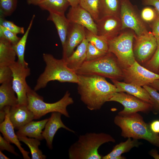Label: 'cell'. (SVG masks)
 Listing matches in <instances>:
<instances>
[{
  "mask_svg": "<svg viewBox=\"0 0 159 159\" xmlns=\"http://www.w3.org/2000/svg\"><path fill=\"white\" fill-rule=\"evenodd\" d=\"M0 37L3 38L10 42L13 45L16 44L21 38L16 34L0 25Z\"/></svg>",
  "mask_w": 159,
  "mask_h": 159,
  "instance_id": "38",
  "label": "cell"
},
{
  "mask_svg": "<svg viewBox=\"0 0 159 159\" xmlns=\"http://www.w3.org/2000/svg\"><path fill=\"white\" fill-rule=\"evenodd\" d=\"M96 23L97 35L107 41L117 36L122 30L119 16L112 15L103 16Z\"/></svg>",
  "mask_w": 159,
  "mask_h": 159,
  "instance_id": "13",
  "label": "cell"
},
{
  "mask_svg": "<svg viewBox=\"0 0 159 159\" xmlns=\"http://www.w3.org/2000/svg\"><path fill=\"white\" fill-rule=\"evenodd\" d=\"M85 31V38L89 42L101 51L105 52H108V42L106 39L93 33L86 28Z\"/></svg>",
  "mask_w": 159,
  "mask_h": 159,
  "instance_id": "31",
  "label": "cell"
},
{
  "mask_svg": "<svg viewBox=\"0 0 159 159\" xmlns=\"http://www.w3.org/2000/svg\"><path fill=\"white\" fill-rule=\"evenodd\" d=\"M19 140L26 144L30 149L32 159H45L46 156L43 154L39 147L40 145L39 140L27 137L17 136Z\"/></svg>",
  "mask_w": 159,
  "mask_h": 159,
  "instance_id": "29",
  "label": "cell"
},
{
  "mask_svg": "<svg viewBox=\"0 0 159 159\" xmlns=\"http://www.w3.org/2000/svg\"><path fill=\"white\" fill-rule=\"evenodd\" d=\"M0 25L16 34H24L25 33L23 27L18 26L13 22L5 19L4 17L0 18Z\"/></svg>",
  "mask_w": 159,
  "mask_h": 159,
  "instance_id": "36",
  "label": "cell"
},
{
  "mask_svg": "<svg viewBox=\"0 0 159 159\" xmlns=\"http://www.w3.org/2000/svg\"><path fill=\"white\" fill-rule=\"evenodd\" d=\"M69 3L71 7H74L79 5L80 0H67Z\"/></svg>",
  "mask_w": 159,
  "mask_h": 159,
  "instance_id": "46",
  "label": "cell"
},
{
  "mask_svg": "<svg viewBox=\"0 0 159 159\" xmlns=\"http://www.w3.org/2000/svg\"><path fill=\"white\" fill-rule=\"evenodd\" d=\"M125 141L121 142L115 146L112 151L102 157V159H125L122 154L129 151L134 147H138L142 143L138 140L128 138Z\"/></svg>",
  "mask_w": 159,
  "mask_h": 159,
  "instance_id": "22",
  "label": "cell"
},
{
  "mask_svg": "<svg viewBox=\"0 0 159 159\" xmlns=\"http://www.w3.org/2000/svg\"><path fill=\"white\" fill-rule=\"evenodd\" d=\"M0 159H9L10 158L7 157L1 151H0Z\"/></svg>",
  "mask_w": 159,
  "mask_h": 159,
  "instance_id": "49",
  "label": "cell"
},
{
  "mask_svg": "<svg viewBox=\"0 0 159 159\" xmlns=\"http://www.w3.org/2000/svg\"><path fill=\"white\" fill-rule=\"evenodd\" d=\"M88 43L85 38L71 55L64 59L69 68L75 72L85 61Z\"/></svg>",
  "mask_w": 159,
  "mask_h": 159,
  "instance_id": "21",
  "label": "cell"
},
{
  "mask_svg": "<svg viewBox=\"0 0 159 159\" xmlns=\"http://www.w3.org/2000/svg\"><path fill=\"white\" fill-rule=\"evenodd\" d=\"M148 92L151 98L152 108V111L153 113H159V93L155 89L150 85L143 86Z\"/></svg>",
  "mask_w": 159,
  "mask_h": 159,
  "instance_id": "34",
  "label": "cell"
},
{
  "mask_svg": "<svg viewBox=\"0 0 159 159\" xmlns=\"http://www.w3.org/2000/svg\"><path fill=\"white\" fill-rule=\"evenodd\" d=\"M0 150L2 151L6 150L15 155L19 156L18 154L16 152L14 147L10 144V143L3 137L0 135Z\"/></svg>",
  "mask_w": 159,
  "mask_h": 159,
  "instance_id": "40",
  "label": "cell"
},
{
  "mask_svg": "<svg viewBox=\"0 0 159 159\" xmlns=\"http://www.w3.org/2000/svg\"><path fill=\"white\" fill-rule=\"evenodd\" d=\"M16 54L12 44L0 37V65L9 66L16 61Z\"/></svg>",
  "mask_w": 159,
  "mask_h": 159,
  "instance_id": "25",
  "label": "cell"
},
{
  "mask_svg": "<svg viewBox=\"0 0 159 159\" xmlns=\"http://www.w3.org/2000/svg\"><path fill=\"white\" fill-rule=\"evenodd\" d=\"M121 2L122 0H100V18L107 15L120 16Z\"/></svg>",
  "mask_w": 159,
  "mask_h": 159,
  "instance_id": "28",
  "label": "cell"
},
{
  "mask_svg": "<svg viewBox=\"0 0 159 159\" xmlns=\"http://www.w3.org/2000/svg\"><path fill=\"white\" fill-rule=\"evenodd\" d=\"M35 17V15H33L26 31L18 42L15 45H12L13 48L18 57V59L17 61L26 67H28V64L25 61L24 58L26 45L28 35L32 25Z\"/></svg>",
  "mask_w": 159,
  "mask_h": 159,
  "instance_id": "27",
  "label": "cell"
},
{
  "mask_svg": "<svg viewBox=\"0 0 159 159\" xmlns=\"http://www.w3.org/2000/svg\"><path fill=\"white\" fill-rule=\"evenodd\" d=\"M77 91L82 102L90 110H100L117 92L114 84L96 75H78Z\"/></svg>",
  "mask_w": 159,
  "mask_h": 159,
  "instance_id": "1",
  "label": "cell"
},
{
  "mask_svg": "<svg viewBox=\"0 0 159 159\" xmlns=\"http://www.w3.org/2000/svg\"><path fill=\"white\" fill-rule=\"evenodd\" d=\"M143 5L152 6L159 13V0H141Z\"/></svg>",
  "mask_w": 159,
  "mask_h": 159,
  "instance_id": "42",
  "label": "cell"
},
{
  "mask_svg": "<svg viewBox=\"0 0 159 159\" xmlns=\"http://www.w3.org/2000/svg\"><path fill=\"white\" fill-rule=\"evenodd\" d=\"M114 122L121 129V136L124 138L143 139L159 147V135L151 130L149 124L146 123L137 112L117 114L114 118Z\"/></svg>",
  "mask_w": 159,
  "mask_h": 159,
  "instance_id": "2",
  "label": "cell"
},
{
  "mask_svg": "<svg viewBox=\"0 0 159 159\" xmlns=\"http://www.w3.org/2000/svg\"><path fill=\"white\" fill-rule=\"evenodd\" d=\"M47 20L54 24L61 43L62 47L65 44L70 23L64 14L49 13Z\"/></svg>",
  "mask_w": 159,
  "mask_h": 159,
  "instance_id": "24",
  "label": "cell"
},
{
  "mask_svg": "<svg viewBox=\"0 0 159 159\" xmlns=\"http://www.w3.org/2000/svg\"><path fill=\"white\" fill-rule=\"evenodd\" d=\"M11 107L7 106L4 109L6 115L4 121L0 123V131L4 138L11 143L14 144L18 148L24 159H30L29 152L25 150L21 146L17 135L14 131V128L9 118V111Z\"/></svg>",
  "mask_w": 159,
  "mask_h": 159,
  "instance_id": "18",
  "label": "cell"
},
{
  "mask_svg": "<svg viewBox=\"0 0 159 159\" xmlns=\"http://www.w3.org/2000/svg\"><path fill=\"white\" fill-rule=\"evenodd\" d=\"M27 95V107L34 113L35 119H39L47 113L54 112H60L67 118L70 117L67 107L72 104L74 101L68 91L65 92L61 99L53 103L45 102L43 97L30 87L28 89Z\"/></svg>",
  "mask_w": 159,
  "mask_h": 159,
  "instance_id": "6",
  "label": "cell"
},
{
  "mask_svg": "<svg viewBox=\"0 0 159 159\" xmlns=\"http://www.w3.org/2000/svg\"><path fill=\"white\" fill-rule=\"evenodd\" d=\"M38 6L49 13L63 14L70 5L67 0H45Z\"/></svg>",
  "mask_w": 159,
  "mask_h": 159,
  "instance_id": "26",
  "label": "cell"
},
{
  "mask_svg": "<svg viewBox=\"0 0 159 159\" xmlns=\"http://www.w3.org/2000/svg\"><path fill=\"white\" fill-rule=\"evenodd\" d=\"M48 120L49 118L37 121L32 120L18 130L16 134L17 136L28 137L42 140L44 139L42 134V130Z\"/></svg>",
  "mask_w": 159,
  "mask_h": 159,
  "instance_id": "20",
  "label": "cell"
},
{
  "mask_svg": "<svg viewBox=\"0 0 159 159\" xmlns=\"http://www.w3.org/2000/svg\"><path fill=\"white\" fill-rule=\"evenodd\" d=\"M12 72V88L16 94L18 104L27 105V92L30 87L26 78L30 74V69L16 61L9 66Z\"/></svg>",
  "mask_w": 159,
  "mask_h": 159,
  "instance_id": "10",
  "label": "cell"
},
{
  "mask_svg": "<svg viewBox=\"0 0 159 159\" xmlns=\"http://www.w3.org/2000/svg\"><path fill=\"white\" fill-rule=\"evenodd\" d=\"M66 17L70 23L82 25L91 32L97 35L96 22L90 14L79 5L75 7H71Z\"/></svg>",
  "mask_w": 159,
  "mask_h": 159,
  "instance_id": "15",
  "label": "cell"
},
{
  "mask_svg": "<svg viewBox=\"0 0 159 159\" xmlns=\"http://www.w3.org/2000/svg\"><path fill=\"white\" fill-rule=\"evenodd\" d=\"M75 72L77 75H96L111 80L123 78L122 67L116 57L109 52L97 59L85 61Z\"/></svg>",
  "mask_w": 159,
  "mask_h": 159,
  "instance_id": "5",
  "label": "cell"
},
{
  "mask_svg": "<svg viewBox=\"0 0 159 159\" xmlns=\"http://www.w3.org/2000/svg\"><path fill=\"white\" fill-rule=\"evenodd\" d=\"M120 16L122 30L129 29L138 36L149 32L137 6L133 5L130 0H122Z\"/></svg>",
  "mask_w": 159,
  "mask_h": 159,
  "instance_id": "8",
  "label": "cell"
},
{
  "mask_svg": "<svg viewBox=\"0 0 159 159\" xmlns=\"http://www.w3.org/2000/svg\"><path fill=\"white\" fill-rule=\"evenodd\" d=\"M6 115V112L4 109L0 110V123L4 120Z\"/></svg>",
  "mask_w": 159,
  "mask_h": 159,
  "instance_id": "45",
  "label": "cell"
},
{
  "mask_svg": "<svg viewBox=\"0 0 159 159\" xmlns=\"http://www.w3.org/2000/svg\"><path fill=\"white\" fill-rule=\"evenodd\" d=\"M150 85L157 91H159V80H155Z\"/></svg>",
  "mask_w": 159,
  "mask_h": 159,
  "instance_id": "47",
  "label": "cell"
},
{
  "mask_svg": "<svg viewBox=\"0 0 159 159\" xmlns=\"http://www.w3.org/2000/svg\"><path fill=\"white\" fill-rule=\"evenodd\" d=\"M149 125L150 129L153 132L159 133V120L153 121Z\"/></svg>",
  "mask_w": 159,
  "mask_h": 159,
  "instance_id": "43",
  "label": "cell"
},
{
  "mask_svg": "<svg viewBox=\"0 0 159 159\" xmlns=\"http://www.w3.org/2000/svg\"><path fill=\"white\" fill-rule=\"evenodd\" d=\"M109 101L118 102L124 107V109L118 114L123 115L131 113L142 112L148 113L152 111V105L132 95L125 92H115Z\"/></svg>",
  "mask_w": 159,
  "mask_h": 159,
  "instance_id": "12",
  "label": "cell"
},
{
  "mask_svg": "<svg viewBox=\"0 0 159 159\" xmlns=\"http://www.w3.org/2000/svg\"><path fill=\"white\" fill-rule=\"evenodd\" d=\"M157 47L151 59L142 66L149 70L158 74L159 69V39H157Z\"/></svg>",
  "mask_w": 159,
  "mask_h": 159,
  "instance_id": "33",
  "label": "cell"
},
{
  "mask_svg": "<svg viewBox=\"0 0 159 159\" xmlns=\"http://www.w3.org/2000/svg\"><path fill=\"white\" fill-rule=\"evenodd\" d=\"M133 52L135 60L143 65L149 60L157 47V39L152 32L139 36L135 35Z\"/></svg>",
  "mask_w": 159,
  "mask_h": 159,
  "instance_id": "9",
  "label": "cell"
},
{
  "mask_svg": "<svg viewBox=\"0 0 159 159\" xmlns=\"http://www.w3.org/2000/svg\"><path fill=\"white\" fill-rule=\"evenodd\" d=\"M156 11L155 18L149 24L151 29L152 33L155 38L158 39H159V13Z\"/></svg>",
  "mask_w": 159,
  "mask_h": 159,
  "instance_id": "41",
  "label": "cell"
},
{
  "mask_svg": "<svg viewBox=\"0 0 159 159\" xmlns=\"http://www.w3.org/2000/svg\"><path fill=\"white\" fill-rule=\"evenodd\" d=\"M158 74H159V70H158Z\"/></svg>",
  "mask_w": 159,
  "mask_h": 159,
  "instance_id": "50",
  "label": "cell"
},
{
  "mask_svg": "<svg viewBox=\"0 0 159 159\" xmlns=\"http://www.w3.org/2000/svg\"><path fill=\"white\" fill-rule=\"evenodd\" d=\"M111 80L117 88V92H126L152 105L151 97L148 91L143 87L134 84L120 82L116 80Z\"/></svg>",
  "mask_w": 159,
  "mask_h": 159,
  "instance_id": "19",
  "label": "cell"
},
{
  "mask_svg": "<svg viewBox=\"0 0 159 159\" xmlns=\"http://www.w3.org/2000/svg\"><path fill=\"white\" fill-rule=\"evenodd\" d=\"M105 52L98 49L93 44L88 43L85 61H89L99 58L105 55Z\"/></svg>",
  "mask_w": 159,
  "mask_h": 159,
  "instance_id": "35",
  "label": "cell"
},
{
  "mask_svg": "<svg viewBox=\"0 0 159 159\" xmlns=\"http://www.w3.org/2000/svg\"><path fill=\"white\" fill-rule=\"evenodd\" d=\"M140 16L143 21L149 24L155 19L156 15L155 9L149 6L144 8L140 13Z\"/></svg>",
  "mask_w": 159,
  "mask_h": 159,
  "instance_id": "37",
  "label": "cell"
},
{
  "mask_svg": "<svg viewBox=\"0 0 159 159\" xmlns=\"http://www.w3.org/2000/svg\"><path fill=\"white\" fill-rule=\"evenodd\" d=\"M43 58L46 66L44 71L37 80L34 90L36 91L45 87L49 82L52 81L78 83V75L67 67L64 59H57L52 54L47 53L43 54Z\"/></svg>",
  "mask_w": 159,
  "mask_h": 159,
  "instance_id": "4",
  "label": "cell"
},
{
  "mask_svg": "<svg viewBox=\"0 0 159 159\" xmlns=\"http://www.w3.org/2000/svg\"><path fill=\"white\" fill-rule=\"evenodd\" d=\"M135 36L132 30L121 32L117 36L107 41L108 52L116 57L122 68L129 67L135 61L133 49Z\"/></svg>",
  "mask_w": 159,
  "mask_h": 159,
  "instance_id": "7",
  "label": "cell"
},
{
  "mask_svg": "<svg viewBox=\"0 0 159 159\" xmlns=\"http://www.w3.org/2000/svg\"><path fill=\"white\" fill-rule=\"evenodd\" d=\"M115 139L110 135L104 132H87L80 135L77 140L68 150L69 159H101L98 149L102 145L115 143Z\"/></svg>",
  "mask_w": 159,
  "mask_h": 159,
  "instance_id": "3",
  "label": "cell"
},
{
  "mask_svg": "<svg viewBox=\"0 0 159 159\" xmlns=\"http://www.w3.org/2000/svg\"><path fill=\"white\" fill-rule=\"evenodd\" d=\"M9 118L14 129L17 130L35 119L34 113L27 105L19 104L10 107Z\"/></svg>",
  "mask_w": 159,
  "mask_h": 159,
  "instance_id": "17",
  "label": "cell"
},
{
  "mask_svg": "<svg viewBox=\"0 0 159 159\" xmlns=\"http://www.w3.org/2000/svg\"><path fill=\"white\" fill-rule=\"evenodd\" d=\"M17 0H0V17L10 16L15 10Z\"/></svg>",
  "mask_w": 159,
  "mask_h": 159,
  "instance_id": "32",
  "label": "cell"
},
{
  "mask_svg": "<svg viewBox=\"0 0 159 159\" xmlns=\"http://www.w3.org/2000/svg\"><path fill=\"white\" fill-rule=\"evenodd\" d=\"M150 155L155 159H159V154L158 151L155 149H152L149 152Z\"/></svg>",
  "mask_w": 159,
  "mask_h": 159,
  "instance_id": "44",
  "label": "cell"
},
{
  "mask_svg": "<svg viewBox=\"0 0 159 159\" xmlns=\"http://www.w3.org/2000/svg\"><path fill=\"white\" fill-rule=\"evenodd\" d=\"M85 29L82 25L70 23L65 44L62 47V58L65 59L70 56L74 48L85 38Z\"/></svg>",
  "mask_w": 159,
  "mask_h": 159,
  "instance_id": "14",
  "label": "cell"
},
{
  "mask_svg": "<svg viewBox=\"0 0 159 159\" xmlns=\"http://www.w3.org/2000/svg\"><path fill=\"white\" fill-rule=\"evenodd\" d=\"M12 78V72L9 66L0 65V83L11 81Z\"/></svg>",
  "mask_w": 159,
  "mask_h": 159,
  "instance_id": "39",
  "label": "cell"
},
{
  "mask_svg": "<svg viewBox=\"0 0 159 159\" xmlns=\"http://www.w3.org/2000/svg\"><path fill=\"white\" fill-rule=\"evenodd\" d=\"M79 5L90 14L95 22L100 18V0H80Z\"/></svg>",
  "mask_w": 159,
  "mask_h": 159,
  "instance_id": "30",
  "label": "cell"
},
{
  "mask_svg": "<svg viewBox=\"0 0 159 159\" xmlns=\"http://www.w3.org/2000/svg\"><path fill=\"white\" fill-rule=\"evenodd\" d=\"M62 114L59 112L51 113V115L44 129L42 131V134L46 142L47 145L50 149L53 148L52 143L54 135L57 131L60 128L75 133V132L66 126L61 119Z\"/></svg>",
  "mask_w": 159,
  "mask_h": 159,
  "instance_id": "16",
  "label": "cell"
},
{
  "mask_svg": "<svg viewBox=\"0 0 159 159\" xmlns=\"http://www.w3.org/2000/svg\"><path fill=\"white\" fill-rule=\"evenodd\" d=\"M12 81L2 83L0 86V110L6 106L12 107L18 104L17 97L12 87Z\"/></svg>",
  "mask_w": 159,
  "mask_h": 159,
  "instance_id": "23",
  "label": "cell"
},
{
  "mask_svg": "<svg viewBox=\"0 0 159 159\" xmlns=\"http://www.w3.org/2000/svg\"><path fill=\"white\" fill-rule=\"evenodd\" d=\"M122 71L124 82L141 87L150 85L155 80H159V74L149 70L136 60L129 67L122 68Z\"/></svg>",
  "mask_w": 159,
  "mask_h": 159,
  "instance_id": "11",
  "label": "cell"
},
{
  "mask_svg": "<svg viewBox=\"0 0 159 159\" xmlns=\"http://www.w3.org/2000/svg\"><path fill=\"white\" fill-rule=\"evenodd\" d=\"M27 3L29 4L34 5H38L41 2L45 0H26Z\"/></svg>",
  "mask_w": 159,
  "mask_h": 159,
  "instance_id": "48",
  "label": "cell"
}]
</instances>
